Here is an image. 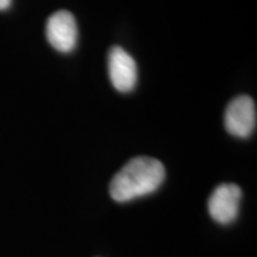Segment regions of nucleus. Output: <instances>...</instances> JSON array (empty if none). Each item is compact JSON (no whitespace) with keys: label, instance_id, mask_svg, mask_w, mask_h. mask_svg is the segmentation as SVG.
<instances>
[{"label":"nucleus","instance_id":"1","mask_svg":"<svg viewBox=\"0 0 257 257\" xmlns=\"http://www.w3.org/2000/svg\"><path fill=\"white\" fill-rule=\"evenodd\" d=\"M165 176L162 162L152 157H135L111 179V199L124 203L156 192L163 183Z\"/></svg>","mask_w":257,"mask_h":257},{"label":"nucleus","instance_id":"2","mask_svg":"<svg viewBox=\"0 0 257 257\" xmlns=\"http://www.w3.org/2000/svg\"><path fill=\"white\" fill-rule=\"evenodd\" d=\"M257 123L254 100L248 96H239L230 101L224 113V126L230 135L236 138H248Z\"/></svg>","mask_w":257,"mask_h":257},{"label":"nucleus","instance_id":"3","mask_svg":"<svg viewBox=\"0 0 257 257\" xmlns=\"http://www.w3.org/2000/svg\"><path fill=\"white\" fill-rule=\"evenodd\" d=\"M46 37L57 52L69 53L77 45V25L67 10L55 12L46 23Z\"/></svg>","mask_w":257,"mask_h":257},{"label":"nucleus","instance_id":"4","mask_svg":"<svg viewBox=\"0 0 257 257\" xmlns=\"http://www.w3.org/2000/svg\"><path fill=\"white\" fill-rule=\"evenodd\" d=\"M241 190L233 183H224L217 186L211 193L207 207L211 219L220 224H229L236 220L239 214Z\"/></svg>","mask_w":257,"mask_h":257},{"label":"nucleus","instance_id":"5","mask_svg":"<svg viewBox=\"0 0 257 257\" xmlns=\"http://www.w3.org/2000/svg\"><path fill=\"white\" fill-rule=\"evenodd\" d=\"M109 76L113 87L121 93L132 92L138 83V64L135 59L120 46L109 52Z\"/></svg>","mask_w":257,"mask_h":257},{"label":"nucleus","instance_id":"6","mask_svg":"<svg viewBox=\"0 0 257 257\" xmlns=\"http://www.w3.org/2000/svg\"><path fill=\"white\" fill-rule=\"evenodd\" d=\"M12 5V0H0V10L9 9Z\"/></svg>","mask_w":257,"mask_h":257}]
</instances>
